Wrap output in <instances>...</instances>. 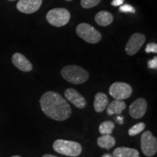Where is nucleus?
<instances>
[{
  "instance_id": "f257e3e1",
  "label": "nucleus",
  "mask_w": 157,
  "mask_h": 157,
  "mask_svg": "<svg viewBox=\"0 0 157 157\" xmlns=\"http://www.w3.org/2000/svg\"><path fill=\"white\" fill-rule=\"evenodd\" d=\"M39 103L44 114L53 120L65 121L71 115V108L67 101L56 92L49 91L43 94Z\"/></svg>"
},
{
  "instance_id": "f03ea898",
  "label": "nucleus",
  "mask_w": 157,
  "mask_h": 157,
  "mask_svg": "<svg viewBox=\"0 0 157 157\" xmlns=\"http://www.w3.org/2000/svg\"><path fill=\"white\" fill-rule=\"evenodd\" d=\"M62 77L66 81L74 84H81L86 82L90 77L87 70L76 65L64 66L60 71Z\"/></svg>"
},
{
  "instance_id": "7ed1b4c3",
  "label": "nucleus",
  "mask_w": 157,
  "mask_h": 157,
  "mask_svg": "<svg viewBox=\"0 0 157 157\" xmlns=\"http://www.w3.org/2000/svg\"><path fill=\"white\" fill-rule=\"evenodd\" d=\"M52 146L55 151L66 156H78L82 151L81 145L75 141L58 139L55 141Z\"/></svg>"
},
{
  "instance_id": "20e7f679",
  "label": "nucleus",
  "mask_w": 157,
  "mask_h": 157,
  "mask_svg": "<svg viewBox=\"0 0 157 157\" xmlns=\"http://www.w3.org/2000/svg\"><path fill=\"white\" fill-rule=\"evenodd\" d=\"M76 34L80 38L90 44L98 43L102 39L101 33L91 25L86 23H82L76 26Z\"/></svg>"
},
{
  "instance_id": "39448f33",
  "label": "nucleus",
  "mask_w": 157,
  "mask_h": 157,
  "mask_svg": "<svg viewBox=\"0 0 157 157\" xmlns=\"http://www.w3.org/2000/svg\"><path fill=\"white\" fill-rule=\"evenodd\" d=\"M46 18L50 25L55 27H62L69 22L71 13L65 8H54L47 13Z\"/></svg>"
},
{
  "instance_id": "423d86ee",
  "label": "nucleus",
  "mask_w": 157,
  "mask_h": 157,
  "mask_svg": "<svg viewBox=\"0 0 157 157\" xmlns=\"http://www.w3.org/2000/svg\"><path fill=\"white\" fill-rule=\"evenodd\" d=\"M141 150L147 157L154 156L157 152V139L150 131H146L141 135Z\"/></svg>"
},
{
  "instance_id": "0eeeda50",
  "label": "nucleus",
  "mask_w": 157,
  "mask_h": 157,
  "mask_svg": "<svg viewBox=\"0 0 157 157\" xmlns=\"http://www.w3.org/2000/svg\"><path fill=\"white\" fill-rule=\"evenodd\" d=\"M132 93V88L125 82H117L110 86L109 94L115 100L123 101L130 97Z\"/></svg>"
},
{
  "instance_id": "6e6552de",
  "label": "nucleus",
  "mask_w": 157,
  "mask_h": 157,
  "mask_svg": "<svg viewBox=\"0 0 157 157\" xmlns=\"http://www.w3.org/2000/svg\"><path fill=\"white\" fill-rule=\"evenodd\" d=\"M146 39V38L144 34L140 33L133 34L129 39L125 46V51L127 54L129 56H134L135 54H136L144 44Z\"/></svg>"
},
{
  "instance_id": "1a4fd4ad",
  "label": "nucleus",
  "mask_w": 157,
  "mask_h": 157,
  "mask_svg": "<svg viewBox=\"0 0 157 157\" xmlns=\"http://www.w3.org/2000/svg\"><path fill=\"white\" fill-rule=\"evenodd\" d=\"M147 108H148V103L146 100L142 98H137L129 105V114L133 119H140L146 114Z\"/></svg>"
},
{
  "instance_id": "9d476101",
  "label": "nucleus",
  "mask_w": 157,
  "mask_h": 157,
  "mask_svg": "<svg viewBox=\"0 0 157 157\" xmlns=\"http://www.w3.org/2000/svg\"><path fill=\"white\" fill-rule=\"evenodd\" d=\"M42 5V0H19L16 7L21 13L32 14L38 11Z\"/></svg>"
},
{
  "instance_id": "9b49d317",
  "label": "nucleus",
  "mask_w": 157,
  "mask_h": 157,
  "mask_svg": "<svg viewBox=\"0 0 157 157\" xmlns=\"http://www.w3.org/2000/svg\"><path fill=\"white\" fill-rule=\"evenodd\" d=\"M64 95L66 99H67L70 103L78 109H82L87 106V103L85 98L75 89L68 88L65 91Z\"/></svg>"
},
{
  "instance_id": "f8f14e48",
  "label": "nucleus",
  "mask_w": 157,
  "mask_h": 157,
  "mask_svg": "<svg viewBox=\"0 0 157 157\" xmlns=\"http://www.w3.org/2000/svg\"><path fill=\"white\" fill-rule=\"evenodd\" d=\"M12 61L15 67L24 72H30L33 69V65L23 54L15 52L12 57Z\"/></svg>"
},
{
  "instance_id": "ddd939ff",
  "label": "nucleus",
  "mask_w": 157,
  "mask_h": 157,
  "mask_svg": "<svg viewBox=\"0 0 157 157\" xmlns=\"http://www.w3.org/2000/svg\"><path fill=\"white\" fill-rule=\"evenodd\" d=\"M109 105V98L103 93H96L94 99V109L96 112L101 113L106 109Z\"/></svg>"
},
{
  "instance_id": "4468645a",
  "label": "nucleus",
  "mask_w": 157,
  "mask_h": 157,
  "mask_svg": "<svg viewBox=\"0 0 157 157\" xmlns=\"http://www.w3.org/2000/svg\"><path fill=\"white\" fill-rule=\"evenodd\" d=\"M106 109V113L109 116L120 115L124 110L126 109V103L123 101L114 100L108 105Z\"/></svg>"
},
{
  "instance_id": "2eb2a0df",
  "label": "nucleus",
  "mask_w": 157,
  "mask_h": 157,
  "mask_svg": "<svg viewBox=\"0 0 157 157\" xmlns=\"http://www.w3.org/2000/svg\"><path fill=\"white\" fill-rule=\"evenodd\" d=\"M95 21L101 26H108L113 23V16L109 12L102 10L96 14Z\"/></svg>"
},
{
  "instance_id": "dca6fc26",
  "label": "nucleus",
  "mask_w": 157,
  "mask_h": 157,
  "mask_svg": "<svg viewBox=\"0 0 157 157\" xmlns=\"http://www.w3.org/2000/svg\"><path fill=\"white\" fill-rule=\"evenodd\" d=\"M113 157H140L139 151L136 149L127 147H118L113 151Z\"/></svg>"
},
{
  "instance_id": "f3484780",
  "label": "nucleus",
  "mask_w": 157,
  "mask_h": 157,
  "mask_svg": "<svg viewBox=\"0 0 157 157\" xmlns=\"http://www.w3.org/2000/svg\"><path fill=\"white\" fill-rule=\"evenodd\" d=\"M97 143L100 148L109 150L115 146L116 140L111 135H103L98 137Z\"/></svg>"
},
{
  "instance_id": "a211bd4d",
  "label": "nucleus",
  "mask_w": 157,
  "mask_h": 157,
  "mask_svg": "<svg viewBox=\"0 0 157 157\" xmlns=\"http://www.w3.org/2000/svg\"><path fill=\"white\" fill-rule=\"evenodd\" d=\"M114 127H115V124L113 121H103V122L100 124L98 130H99V132L101 133L102 135H111V133H112Z\"/></svg>"
},
{
  "instance_id": "6ab92c4d",
  "label": "nucleus",
  "mask_w": 157,
  "mask_h": 157,
  "mask_svg": "<svg viewBox=\"0 0 157 157\" xmlns=\"http://www.w3.org/2000/svg\"><path fill=\"white\" fill-rule=\"evenodd\" d=\"M145 127H146V124L143 122L137 123L129 129L128 134L129 136H135V135H137L139 133L142 132L144 130Z\"/></svg>"
},
{
  "instance_id": "aec40b11",
  "label": "nucleus",
  "mask_w": 157,
  "mask_h": 157,
  "mask_svg": "<svg viewBox=\"0 0 157 157\" xmlns=\"http://www.w3.org/2000/svg\"><path fill=\"white\" fill-rule=\"evenodd\" d=\"M101 0H81V5L84 9H90L97 6Z\"/></svg>"
},
{
  "instance_id": "412c9836",
  "label": "nucleus",
  "mask_w": 157,
  "mask_h": 157,
  "mask_svg": "<svg viewBox=\"0 0 157 157\" xmlns=\"http://www.w3.org/2000/svg\"><path fill=\"white\" fill-rule=\"evenodd\" d=\"M119 11L121 13H135V9L132 7V5H121L119 7Z\"/></svg>"
},
{
  "instance_id": "4be33fe9",
  "label": "nucleus",
  "mask_w": 157,
  "mask_h": 157,
  "mask_svg": "<svg viewBox=\"0 0 157 157\" xmlns=\"http://www.w3.org/2000/svg\"><path fill=\"white\" fill-rule=\"evenodd\" d=\"M146 52L147 53H150V52H153V53H156L157 52V44L156 43L151 42L147 44L146 48Z\"/></svg>"
},
{
  "instance_id": "5701e85b",
  "label": "nucleus",
  "mask_w": 157,
  "mask_h": 157,
  "mask_svg": "<svg viewBox=\"0 0 157 157\" xmlns=\"http://www.w3.org/2000/svg\"><path fill=\"white\" fill-rule=\"evenodd\" d=\"M148 67L151 69H156L157 68V57H154L151 60H148Z\"/></svg>"
},
{
  "instance_id": "b1692460",
  "label": "nucleus",
  "mask_w": 157,
  "mask_h": 157,
  "mask_svg": "<svg viewBox=\"0 0 157 157\" xmlns=\"http://www.w3.org/2000/svg\"><path fill=\"white\" fill-rule=\"evenodd\" d=\"M124 1V0H113L111 4V5L117 7V6H121V5H123Z\"/></svg>"
},
{
  "instance_id": "393cba45",
  "label": "nucleus",
  "mask_w": 157,
  "mask_h": 157,
  "mask_svg": "<svg viewBox=\"0 0 157 157\" xmlns=\"http://www.w3.org/2000/svg\"><path fill=\"white\" fill-rule=\"evenodd\" d=\"M115 121H117L118 124H122L124 123V117L123 116H118V117L115 118Z\"/></svg>"
},
{
  "instance_id": "a878e982",
  "label": "nucleus",
  "mask_w": 157,
  "mask_h": 157,
  "mask_svg": "<svg viewBox=\"0 0 157 157\" xmlns=\"http://www.w3.org/2000/svg\"><path fill=\"white\" fill-rule=\"evenodd\" d=\"M42 157H58V156H54V155H52V154H44Z\"/></svg>"
},
{
  "instance_id": "bb28decb",
  "label": "nucleus",
  "mask_w": 157,
  "mask_h": 157,
  "mask_svg": "<svg viewBox=\"0 0 157 157\" xmlns=\"http://www.w3.org/2000/svg\"><path fill=\"white\" fill-rule=\"evenodd\" d=\"M101 157H113V156H112V155H111L109 154H104Z\"/></svg>"
},
{
  "instance_id": "cd10ccee",
  "label": "nucleus",
  "mask_w": 157,
  "mask_h": 157,
  "mask_svg": "<svg viewBox=\"0 0 157 157\" xmlns=\"http://www.w3.org/2000/svg\"><path fill=\"white\" fill-rule=\"evenodd\" d=\"M7 1H9V2H14V1H16V0H7Z\"/></svg>"
},
{
  "instance_id": "c85d7f7f",
  "label": "nucleus",
  "mask_w": 157,
  "mask_h": 157,
  "mask_svg": "<svg viewBox=\"0 0 157 157\" xmlns=\"http://www.w3.org/2000/svg\"><path fill=\"white\" fill-rule=\"evenodd\" d=\"M11 157H21V156H11Z\"/></svg>"
},
{
  "instance_id": "c756f323",
  "label": "nucleus",
  "mask_w": 157,
  "mask_h": 157,
  "mask_svg": "<svg viewBox=\"0 0 157 157\" xmlns=\"http://www.w3.org/2000/svg\"><path fill=\"white\" fill-rule=\"evenodd\" d=\"M66 1H67V2H71V1H73V0H66Z\"/></svg>"
}]
</instances>
